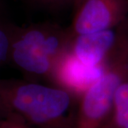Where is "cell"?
I'll use <instances>...</instances> for the list:
<instances>
[{
  "mask_svg": "<svg viewBox=\"0 0 128 128\" xmlns=\"http://www.w3.org/2000/svg\"><path fill=\"white\" fill-rule=\"evenodd\" d=\"M79 98L59 87L28 79L0 78V120L32 128H74Z\"/></svg>",
  "mask_w": 128,
  "mask_h": 128,
  "instance_id": "6da1fadb",
  "label": "cell"
},
{
  "mask_svg": "<svg viewBox=\"0 0 128 128\" xmlns=\"http://www.w3.org/2000/svg\"><path fill=\"white\" fill-rule=\"evenodd\" d=\"M73 38L68 28L54 24L16 26L9 64L23 73L26 79L50 81L56 64L70 50Z\"/></svg>",
  "mask_w": 128,
  "mask_h": 128,
  "instance_id": "7a4b0ae2",
  "label": "cell"
},
{
  "mask_svg": "<svg viewBox=\"0 0 128 128\" xmlns=\"http://www.w3.org/2000/svg\"><path fill=\"white\" fill-rule=\"evenodd\" d=\"M128 78V28L120 26L119 39L104 64L101 76L83 92L78 103L74 128H101L112 108L115 92Z\"/></svg>",
  "mask_w": 128,
  "mask_h": 128,
  "instance_id": "3957f363",
  "label": "cell"
},
{
  "mask_svg": "<svg viewBox=\"0 0 128 128\" xmlns=\"http://www.w3.org/2000/svg\"><path fill=\"white\" fill-rule=\"evenodd\" d=\"M128 19V0H82L68 27L73 37L116 28Z\"/></svg>",
  "mask_w": 128,
  "mask_h": 128,
  "instance_id": "277c9868",
  "label": "cell"
},
{
  "mask_svg": "<svg viewBox=\"0 0 128 128\" xmlns=\"http://www.w3.org/2000/svg\"><path fill=\"white\" fill-rule=\"evenodd\" d=\"M103 66H88L70 50L59 60L53 71L51 85L59 87L80 98L101 76Z\"/></svg>",
  "mask_w": 128,
  "mask_h": 128,
  "instance_id": "5b68a950",
  "label": "cell"
},
{
  "mask_svg": "<svg viewBox=\"0 0 128 128\" xmlns=\"http://www.w3.org/2000/svg\"><path fill=\"white\" fill-rule=\"evenodd\" d=\"M120 26L75 36L71 53L88 66H103L118 41Z\"/></svg>",
  "mask_w": 128,
  "mask_h": 128,
  "instance_id": "8992f818",
  "label": "cell"
},
{
  "mask_svg": "<svg viewBox=\"0 0 128 128\" xmlns=\"http://www.w3.org/2000/svg\"><path fill=\"white\" fill-rule=\"evenodd\" d=\"M101 128H128V78L118 88L111 112Z\"/></svg>",
  "mask_w": 128,
  "mask_h": 128,
  "instance_id": "52a82bcc",
  "label": "cell"
},
{
  "mask_svg": "<svg viewBox=\"0 0 128 128\" xmlns=\"http://www.w3.org/2000/svg\"><path fill=\"white\" fill-rule=\"evenodd\" d=\"M16 25L0 18V68L9 64L12 38Z\"/></svg>",
  "mask_w": 128,
  "mask_h": 128,
  "instance_id": "ba28073f",
  "label": "cell"
},
{
  "mask_svg": "<svg viewBox=\"0 0 128 128\" xmlns=\"http://www.w3.org/2000/svg\"><path fill=\"white\" fill-rule=\"evenodd\" d=\"M37 6L48 9H58L64 6L68 5L67 0H26Z\"/></svg>",
  "mask_w": 128,
  "mask_h": 128,
  "instance_id": "9c48e42d",
  "label": "cell"
},
{
  "mask_svg": "<svg viewBox=\"0 0 128 128\" xmlns=\"http://www.w3.org/2000/svg\"><path fill=\"white\" fill-rule=\"evenodd\" d=\"M0 128H32L16 120H2L0 121Z\"/></svg>",
  "mask_w": 128,
  "mask_h": 128,
  "instance_id": "30bf717a",
  "label": "cell"
},
{
  "mask_svg": "<svg viewBox=\"0 0 128 128\" xmlns=\"http://www.w3.org/2000/svg\"><path fill=\"white\" fill-rule=\"evenodd\" d=\"M82 0H67L68 5H73L76 8L78 7V6L82 2Z\"/></svg>",
  "mask_w": 128,
  "mask_h": 128,
  "instance_id": "8fae6325",
  "label": "cell"
},
{
  "mask_svg": "<svg viewBox=\"0 0 128 128\" xmlns=\"http://www.w3.org/2000/svg\"><path fill=\"white\" fill-rule=\"evenodd\" d=\"M127 26H128V21H127Z\"/></svg>",
  "mask_w": 128,
  "mask_h": 128,
  "instance_id": "7c38bea8",
  "label": "cell"
},
{
  "mask_svg": "<svg viewBox=\"0 0 128 128\" xmlns=\"http://www.w3.org/2000/svg\"><path fill=\"white\" fill-rule=\"evenodd\" d=\"M0 121H1V120H0Z\"/></svg>",
  "mask_w": 128,
  "mask_h": 128,
  "instance_id": "4fadbf2b",
  "label": "cell"
}]
</instances>
